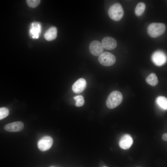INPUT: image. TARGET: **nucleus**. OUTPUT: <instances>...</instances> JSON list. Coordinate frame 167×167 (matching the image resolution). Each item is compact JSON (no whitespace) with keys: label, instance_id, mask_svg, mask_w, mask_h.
<instances>
[{"label":"nucleus","instance_id":"18","mask_svg":"<svg viewBox=\"0 0 167 167\" xmlns=\"http://www.w3.org/2000/svg\"><path fill=\"white\" fill-rule=\"evenodd\" d=\"M9 114V110L7 108L3 107L0 108V120L6 117Z\"/></svg>","mask_w":167,"mask_h":167},{"label":"nucleus","instance_id":"10","mask_svg":"<svg viewBox=\"0 0 167 167\" xmlns=\"http://www.w3.org/2000/svg\"><path fill=\"white\" fill-rule=\"evenodd\" d=\"M87 83L85 80L82 78L78 79L72 85V88L74 92L79 93L82 92L86 87Z\"/></svg>","mask_w":167,"mask_h":167},{"label":"nucleus","instance_id":"4","mask_svg":"<svg viewBox=\"0 0 167 167\" xmlns=\"http://www.w3.org/2000/svg\"><path fill=\"white\" fill-rule=\"evenodd\" d=\"M98 61L101 64L105 66H110L114 64L116 61L115 56L109 52L102 53L99 56Z\"/></svg>","mask_w":167,"mask_h":167},{"label":"nucleus","instance_id":"21","mask_svg":"<svg viewBox=\"0 0 167 167\" xmlns=\"http://www.w3.org/2000/svg\"><path fill=\"white\" fill-rule=\"evenodd\" d=\"M103 167H106V166H104Z\"/></svg>","mask_w":167,"mask_h":167},{"label":"nucleus","instance_id":"7","mask_svg":"<svg viewBox=\"0 0 167 167\" xmlns=\"http://www.w3.org/2000/svg\"><path fill=\"white\" fill-rule=\"evenodd\" d=\"M41 31V25L39 22H35L31 23L29 29V34L33 39L39 38Z\"/></svg>","mask_w":167,"mask_h":167},{"label":"nucleus","instance_id":"15","mask_svg":"<svg viewBox=\"0 0 167 167\" xmlns=\"http://www.w3.org/2000/svg\"><path fill=\"white\" fill-rule=\"evenodd\" d=\"M157 104L161 108L164 110H166L167 108V99L164 96H160L156 99Z\"/></svg>","mask_w":167,"mask_h":167},{"label":"nucleus","instance_id":"1","mask_svg":"<svg viewBox=\"0 0 167 167\" xmlns=\"http://www.w3.org/2000/svg\"><path fill=\"white\" fill-rule=\"evenodd\" d=\"M166 30L165 24L161 23H153L148 26V34L152 38H156L162 35Z\"/></svg>","mask_w":167,"mask_h":167},{"label":"nucleus","instance_id":"22","mask_svg":"<svg viewBox=\"0 0 167 167\" xmlns=\"http://www.w3.org/2000/svg\"><path fill=\"white\" fill-rule=\"evenodd\" d=\"M141 167L139 166V167Z\"/></svg>","mask_w":167,"mask_h":167},{"label":"nucleus","instance_id":"17","mask_svg":"<svg viewBox=\"0 0 167 167\" xmlns=\"http://www.w3.org/2000/svg\"><path fill=\"white\" fill-rule=\"evenodd\" d=\"M75 100V106L79 107L83 105L84 103V97L81 95L77 96L74 97Z\"/></svg>","mask_w":167,"mask_h":167},{"label":"nucleus","instance_id":"2","mask_svg":"<svg viewBox=\"0 0 167 167\" xmlns=\"http://www.w3.org/2000/svg\"><path fill=\"white\" fill-rule=\"evenodd\" d=\"M123 96L118 91L112 92L109 95L106 101L107 106L110 109H114L118 106L122 102Z\"/></svg>","mask_w":167,"mask_h":167},{"label":"nucleus","instance_id":"9","mask_svg":"<svg viewBox=\"0 0 167 167\" xmlns=\"http://www.w3.org/2000/svg\"><path fill=\"white\" fill-rule=\"evenodd\" d=\"M133 142V141L132 137L128 134H125L120 139L119 144L121 148L126 150L131 147Z\"/></svg>","mask_w":167,"mask_h":167},{"label":"nucleus","instance_id":"13","mask_svg":"<svg viewBox=\"0 0 167 167\" xmlns=\"http://www.w3.org/2000/svg\"><path fill=\"white\" fill-rule=\"evenodd\" d=\"M57 29L56 27L52 26L49 28L45 32L44 37L46 40L48 41L55 39L57 36Z\"/></svg>","mask_w":167,"mask_h":167},{"label":"nucleus","instance_id":"19","mask_svg":"<svg viewBox=\"0 0 167 167\" xmlns=\"http://www.w3.org/2000/svg\"><path fill=\"white\" fill-rule=\"evenodd\" d=\"M41 1L40 0H27V3L30 7L34 8L38 6Z\"/></svg>","mask_w":167,"mask_h":167},{"label":"nucleus","instance_id":"3","mask_svg":"<svg viewBox=\"0 0 167 167\" xmlns=\"http://www.w3.org/2000/svg\"><path fill=\"white\" fill-rule=\"evenodd\" d=\"M124 10L121 5L119 3L113 4L109 8L108 13L109 17L113 20H120L124 15Z\"/></svg>","mask_w":167,"mask_h":167},{"label":"nucleus","instance_id":"16","mask_svg":"<svg viewBox=\"0 0 167 167\" xmlns=\"http://www.w3.org/2000/svg\"><path fill=\"white\" fill-rule=\"evenodd\" d=\"M146 8V5L143 2H140L136 5L135 10V15L137 16L142 15L144 12Z\"/></svg>","mask_w":167,"mask_h":167},{"label":"nucleus","instance_id":"6","mask_svg":"<svg viewBox=\"0 0 167 167\" xmlns=\"http://www.w3.org/2000/svg\"><path fill=\"white\" fill-rule=\"evenodd\" d=\"M53 143V139L49 136H45L41 139L38 142V147L40 150L45 151L49 149Z\"/></svg>","mask_w":167,"mask_h":167},{"label":"nucleus","instance_id":"14","mask_svg":"<svg viewBox=\"0 0 167 167\" xmlns=\"http://www.w3.org/2000/svg\"><path fill=\"white\" fill-rule=\"evenodd\" d=\"M146 80L148 84L153 86L156 85L158 83L157 77L154 73L150 74L146 78Z\"/></svg>","mask_w":167,"mask_h":167},{"label":"nucleus","instance_id":"20","mask_svg":"<svg viewBox=\"0 0 167 167\" xmlns=\"http://www.w3.org/2000/svg\"><path fill=\"white\" fill-rule=\"evenodd\" d=\"M162 139L163 140L167 141V133H165L162 136Z\"/></svg>","mask_w":167,"mask_h":167},{"label":"nucleus","instance_id":"12","mask_svg":"<svg viewBox=\"0 0 167 167\" xmlns=\"http://www.w3.org/2000/svg\"><path fill=\"white\" fill-rule=\"evenodd\" d=\"M24 127L23 123L21 121H17L6 125L5 129L8 131L18 132L22 130Z\"/></svg>","mask_w":167,"mask_h":167},{"label":"nucleus","instance_id":"5","mask_svg":"<svg viewBox=\"0 0 167 167\" xmlns=\"http://www.w3.org/2000/svg\"><path fill=\"white\" fill-rule=\"evenodd\" d=\"M152 61L156 65L161 66L166 62V57L162 51H158L153 53L152 56Z\"/></svg>","mask_w":167,"mask_h":167},{"label":"nucleus","instance_id":"11","mask_svg":"<svg viewBox=\"0 0 167 167\" xmlns=\"http://www.w3.org/2000/svg\"><path fill=\"white\" fill-rule=\"evenodd\" d=\"M104 48L109 50L115 49L117 46L116 40L110 36H106L102 40L101 43Z\"/></svg>","mask_w":167,"mask_h":167},{"label":"nucleus","instance_id":"8","mask_svg":"<svg viewBox=\"0 0 167 167\" xmlns=\"http://www.w3.org/2000/svg\"><path fill=\"white\" fill-rule=\"evenodd\" d=\"M89 50L91 53L95 56H99L103 51L104 48L101 43L98 41H92L89 46Z\"/></svg>","mask_w":167,"mask_h":167}]
</instances>
